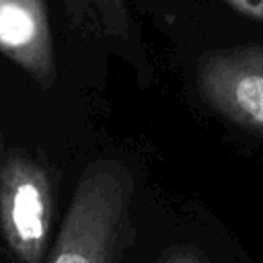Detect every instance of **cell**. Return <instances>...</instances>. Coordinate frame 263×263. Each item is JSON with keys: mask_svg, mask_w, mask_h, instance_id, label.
Wrapping results in <instances>:
<instances>
[{"mask_svg": "<svg viewBox=\"0 0 263 263\" xmlns=\"http://www.w3.org/2000/svg\"><path fill=\"white\" fill-rule=\"evenodd\" d=\"M136 179L117 158L90 162L43 263H121L136 238Z\"/></svg>", "mask_w": 263, "mask_h": 263, "instance_id": "1", "label": "cell"}, {"mask_svg": "<svg viewBox=\"0 0 263 263\" xmlns=\"http://www.w3.org/2000/svg\"><path fill=\"white\" fill-rule=\"evenodd\" d=\"M55 212L53 175L37 154L0 138V236L21 263H43Z\"/></svg>", "mask_w": 263, "mask_h": 263, "instance_id": "2", "label": "cell"}, {"mask_svg": "<svg viewBox=\"0 0 263 263\" xmlns=\"http://www.w3.org/2000/svg\"><path fill=\"white\" fill-rule=\"evenodd\" d=\"M197 86L228 121L263 136V45H238L201 58Z\"/></svg>", "mask_w": 263, "mask_h": 263, "instance_id": "3", "label": "cell"}, {"mask_svg": "<svg viewBox=\"0 0 263 263\" xmlns=\"http://www.w3.org/2000/svg\"><path fill=\"white\" fill-rule=\"evenodd\" d=\"M0 53L43 88L55 82V49L45 0H0Z\"/></svg>", "mask_w": 263, "mask_h": 263, "instance_id": "4", "label": "cell"}, {"mask_svg": "<svg viewBox=\"0 0 263 263\" xmlns=\"http://www.w3.org/2000/svg\"><path fill=\"white\" fill-rule=\"evenodd\" d=\"M76 23L92 25L101 35L111 39H127L129 18L125 0H66Z\"/></svg>", "mask_w": 263, "mask_h": 263, "instance_id": "5", "label": "cell"}, {"mask_svg": "<svg viewBox=\"0 0 263 263\" xmlns=\"http://www.w3.org/2000/svg\"><path fill=\"white\" fill-rule=\"evenodd\" d=\"M154 263H216L199 247L187 242H175L166 247Z\"/></svg>", "mask_w": 263, "mask_h": 263, "instance_id": "6", "label": "cell"}, {"mask_svg": "<svg viewBox=\"0 0 263 263\" xmlns=\"http://www.w3.org/2000/svg\"><path fill=\"white\" fill-rule=\"evenodd\" d=\"M236 12L263 23V0H226Z\"/></svg>", "mask_w": 263, "mask_h": 263, "instance_id": "7", "label": "cell"}]
</instances>
